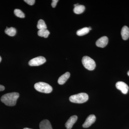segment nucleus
I'll return each instance as SVG.
<instances>
[{
    "label": "nucleus",
    "mask_w": 129,
    "mask_h": 129,
    "mask_svg": "<svg viewBox=\"0 0 129 129\" xmlns=\"http://www.w3.org/2000/svg\"><path fill=\"white\" fill-rule=\"evenodd\" d=\"M83 66L86 69L91 71L94 70L96 67V63L93 59L88 56L83 57L82 60Z\"/></svg>",
    "instance_id": "obj_4"
},
{
    "label": "nucleus",
    "mask_w": 129,
    "mask_h": 129,
    "mask_svg": "<svg viewBox=\"0 0 129 129\" xmlns=\"http://www.w3.org/2000/svg\"><path fill=\"white\" fill-rule=\"evenodd\" d=\"M23 129H32L29 128H24Z\"/></svg>",
    "instance_id": "obj_25"
},
{
    "label": "nucleus",
    "mask_w": 129,
    "mask_h": 129,
    "mask_svg": "<svg viewBox=\"0 0 129 129\" xmlns=\"http://www.w3.org/2000/svg\"><path fill=\"white\" fill-rule=\"evenodd\" d=\"M34 88L38 91L43 93H50L52 91V86L44 82H40L36 83L34 85Z\"/></svg>",
    "instance_id": "obj_3"
},
{
    "label": "nucleus",
    "mask_w": 129,
    "mask_h": 129,
    "mask_svg": "<svg viewBox=\"0 0 129 129\" xmlns=\"http://www.w3.org/2000/svg\"><path fill=\"white\" fill-rule=\"evenodd\" d=\"M79 5V4H75V5H74V6L75 7H76L77 6H78Z\"/></svg>",
    "instance_id": "obj_22"
},
{
    "label": "nucleus",
    "mask_w": 129,
    "mask_h": 129,
    "mask_svg": "<svg viewBox=\"0 0 129 129\" xmlns=\"http://www.w3.org/2000/svg\"><path fill=\"white\" fill-rule=\"evenodd\" d=\"M50 34V32L47 29H41L39 30L38 32V35L39 36L44 37L45 38H47Z\"/></svg>",
    "instance_id": "obj_16"
},
{
    "label": "nucleus",
    "mask_w": 129,
    "mask_h": 129,
    "mask_svg": "<svg viewBox=\"0 0 129 129\" xmlns=\"http://www.w3.org/2000/svg\"><path fill=\"white\" fill-rule=\"evenodd\" d=\"M78 119V117L76 115L71 116L65 123V127L67 129L72 128L73 125L76 123Z\"/></svg>",
    "instance_id": "obj_9"
},
{
    "label": "nucleus",
    "mask_w": 129,
    "mask_h": 129,
    "mask_svg": "<svg viewBox=\"0 0 129 129\" xmlns=\"http://www.w3.org/2000/svg\"><path fill=\"white\" fill-rule=\"evenodd\" d=\"M116 87L118 89L120 90L124 94H126L129 90V87L128 85L122 81H118L116 84Z\"/></svg>",
    "instance_id": "obj_6"
},
{
    "label": "nucleus",
    "mask_w": 129,
    "mask_h": 129,
    "mask_svg": "<svg viewBox=\"0 0 129 129\" xmlns=\"http://www.w3.org/2000/svg\"><path fill=\"white\" fill-rule=\"evenodd\" d=\"M40 129H52L50 122L47 119H45L40 122Z\"/></svg>",
    "instance_id": "obj_10"
},
{
    "label": "nucleus",
    "mask_w": 129,
    "mask_h": 129,
    "mask_svg": "<svg viewBox=\"0 0 129 129\" xmlns=\"http://www.w3.org/2000/svg\"><path fill=\"white\" fill-rule=\"evenodd\" d=\"M5 32L6 34L10 36H14L16 35L17 31L16 28L13 27L8 28L7 27L5 29Z\"/></svg>",
    "instance_id": "obj_13"
},
{
    "label": "nucleus",
    "mask_w": 129,
    "mask_h": 129,
    "mask_svg": "<svg viewBox=\"0 0 129 129\" xmlns=\"http://www.w3.org/2000/svg\"><path fill=\"white\" fill-rule=\"evenodd\" d=\"M121 35L123 40H126L128 39L129 28L127 26H124L122 28L121 31Z\"/></svg>",
    "instance_id": "obj_12"
},
{
    "label": "nucleus",
    "mask_w": 129,
    "mask_h": 129,
    "mask_svg": "<svg viewBox=\"0 0 129 129\" xmlns=\"http://www.w3.org/2000/svg\"><path fill=\"white\" fill-rule=\"evenodd\" d=\"M70 74L69 72H67L61 75L58 79V83L60 85H63L69 78Z\"/></svg>",
    "instance_id": "obj_11"
},
{
    "label": "nucleus",
    "mask_w": 129,
    "mask_h": 129,
    "mask_svg": "<svg viewBox=\"0 0 129 129\" xmlns=\"http://www.w3.org/2000/svg\"><path fill=\"white\" fill-rule=\"evenodd\" d=\"M89 99L88 95L85 93H80L71 96L69 100L72 103H83L88 101Z\"/></svg>",
    "instance_id": "obj_2"
},
{
    "label": "nucleus",
    "mask_w": 129,
    "mask_h": 129,
    "mask_svg": "<svg viewBox=\"0 0 129 129\" xmlns=\"http://www.w3.org/2000/svg\"><path fill=\"white\" fill-rule=\"evenodd\" d=\"M127 74H128V75L129 76V71L128 72V73H127Z\"/></svg>",
    "instance_id": "obj_26"
},
{
    "label": "nucleus",
    "mask_w": 129,
    "mask_h": 129,
    "mask_svg": "<svg viewBox=\"0 0 129 129\" xmlns=\"http://www.w3.org/2000/svg\"><path fill=\"white\" fill-rule=\"evenodd\" d=\"M14 13L17 17L20 18L25 17V14L20 9H15L14 11Z\"/></svg>",
    "instance_id": "obj_18"
},
{
    "label": "nucleus",
    "mask_w": 129,
    "mask_h": 129,
    "mask_svg": "<svg viewBox=\"0 0 129 129\" xmlns=\"http://www.w3.org/2000/svg\"><path fill=\"white\" fill-rule=\"evenodd\" d=\"M85 9L84 6L82 5H79L74 9V12L75 14H80L83 13Z\"/></svg>",
    "instance_id": "obj_14"
},
{
    "label": "nucleus",
    "mask_w": 129,
    "mask_h": 129,
    "mask_svg": "<svg viewBox=\"0 0 129 129\" xmlns=\"http://www.w3.org/2000/svg\"><path fill=\"white\" fill-rule=\"evenodd\" d=\"M2 61V58L1 57V56H0V62H1Z\"/></svg>",
    "instance_id": "obj_24"
},
{
    "label": "nucleus",
    "mask_w": 129,
    "mask_h": 129,
    "mask_svg": "<svg viewBox=\"0 0 129 129\" xmlns=\"http://www.w3.org/2000/svg\"><path fill=\"white\" fill-rule=\"evenodd\" d=\"M5 89V87L4 86L0 85V91H2Z\"/></svg>",
    "instance_id": "obj_21"
},
{
    "label": "nucleus",
    "mask_w": 129,
    "mask_h": 129,
    "mask_svg": "<svg viewBox=\"0 0 129 129\" xmlns=\"http://www.w3.org/2000/svg\"><path fill=\"white\" fill-rule=\"evenodd\" d=\"M19 96V94L18 92L7 93L2 96L1 101L6 106H14L16 105L17 100Z\"/></svg>",
    "instance_id": "obj_1"
},
{
    "label": "nucleus",
    "mask_w": 129,
    "mask_h": 129,
    "mask_svg": "<svg viewBox=\"0 0 129 129\" xmlns=\"http://www.w3.org/2000/svg\"><path fill=\"white\" fill-rule=\"evenodd\" d=\"M95 116L93 114L89 115L86 119L85 122L83 124V127L84 128H87L91 126L95 121Z\"/></svg>",
    "instance_id": "obj_7"
},
{
    "label": "nucleus",
    "mask_w": 129,
    "mask_h": 129,
    "mask_svg": "<svg viewBox=\"0 0 129 129\" xmlns=\"http://www.w3.org/2000/svg\"><path fill=\"white\" fill-rule=\"evenodd\" d=\"M46 61V59L43 56H39L31 59L28 64L30 66H39L44 64Z\"/></svg>",
    "instance_id": "obj_5"
},
{
    "label": "nucleus",
    "mask_w": 129,
    "mask_h": 129,
    "mask_svg": "<svg viewBox=\"0 0 129 129\" xmlns=\"http://www.w3.org/2000/svg\"><path fill=\"white\" fill-rule=\"evenodd\" d=\"M88 28H89V30H91V29H91V27H88Z\"/></svg>",
    "instance_id": "obj_23"
},
{
    "label": "nucleus",
    "mask_w": 129,
    "mask_h": 129,
    "mask_svg": "<svg viewBox=\"0 0 129 129\" xmlns=\"http://www.w3.org/2000/svg\"><path fill=\"white\" fill-rule=\"evenodd\" d=\"M24 1L30 6L34 5L35 2V0H24Z\"/></svg>",
    "instance_id": "obj_19"
},
{
    "label": "nucleus",
    "mask_w": 129,
    "mask_h": 129,
    "mask_svg": "<svg viewBox=\"0 0 129 129\" xmlns=\"http://www.w3.org/2000/svg\"><path fill=\"white\" fill-rule=\"evenodd\" d=\"M37 28L39 30L47 29V26L45 21L42 19H40L38 22Z\"/></svg>",
    "instance_id": "obj_17"
},
{
    "label": "nucleus",
    "mask_w": 129,
    "mask_h": 129,
    "mask_svg": "<svg viewBox=\"0 0 129 129\" xmlns=\"http://www.w3.org/2000/svg\"><path fill=\"white\" fill-rule=\"evenodd\" d=\"M108 42V39L106 36H103L99 39L96 42V46L101 48H104L107 45Z\"/></svg>",
    "instance_id": "obj_8"
},
{
    "label": "nucleus",
    "mask_w": 129,
    "mask_h": 129,
    "mask_svg": "<svg viewBox=\"0 0 129 129\" xmlns=\"http://www.w3.org/2000/svg\"><path fill=\"white\" fill-rule=\"evenodd\" d=\"M89 30L88 27H85L79 29L77 31L76 34H77V35L79 36H83L88 34L89 32Z\"/></svg>",
    "instance_id": "obj_15"
},
{
    "label": "nucleus",
    "mask_w": 129,
    "mask_h": 129,
    "mask_svg": "<svg viewBox=\"0 0 129 129\" xmlns=\"http://www.w3.org/2000/svg\"><path fill=\"white\" fill-rule=\"evenodd\" d=\"M52 3H51V6L53 8H55L56 6L58 0H53L52 1Z\"/></svg>",
    "instance_id": "obj_20"
}]
</instances>
